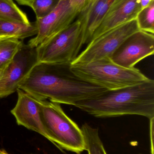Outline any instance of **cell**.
<instances>
[{
  "mask_svg": "<svg viewBox=\"0 0 154 154\" xmlns=\"http://www.w3.org/2000/svg\"><path fill=\"white\" fill-rule=\"evenodd\" d=\"M141 10L140 0H114L90 42L105 32L136 19Z\"/></svg>",
  "mask_w": 154,
  "mask_h": 154,
  "instance_id": "11",
  "label": "cell"
},
{
  "mask_svg": "<svg viewBox=\"0 0 154 154\" xmlns=\"http://www.w3.org/2000/svg\"><path fill=\"white\" fill-rule=\"evenodd\" d=\"M154 53V34L139 30L122 42L110 60L117 65L131 69Z\"/></svg>",
  "mask_w": 154,
  "mask_h": 154,
  "instance_id": "9",
  "label": "cell"
},
{
  "mask_svg": "<svg viewBox=\"0 0 154 154\" xmlns=\"http://www.w3.org/2000/svg\"><path fill=\"white\" fill-rule=\"evenodd\" d=\"M154 0L141 10L136 17L140 30L154 33Z\"/></svg>",
  "mask_w": 154,
  "mask_h": 154,
  "instance_id": "17",
  "label": "cell"
},
{
  "mask_svg": "<svg viewBox=\"0 0 154 154\" xmlns=\"http://www.w3.org/2000/svg\"><path fill=\"white\" fill-rule=\"evenodd\" d=\"M23 43L14 37H0V71L11 63Z\"/></svg>",
  "mask_w": 154,
  "mask_h": 154,
  "instance_id": "14",
  "label": "cell"
},
{
  "mask_svg": "<svg viewBox=\"0 0 154 154\" xmlns=\"http://www.w3.org/2000/svg\"><path fill=\"white\" fill-rule=\"evenodd\" d=\"M36 48L23 43L0 79V98L17 91L19 84L38 63Z\"/></svg>",
  "mask_w": 154,
  "mask_h": 154,
  "instance_id": "8",
  "label": "cell"
},
{
  "mask_svg": "<svg viewBox=\"0 0 154 154\" xmlns=\"http://www.w3.org/2000/svg\"><path fill=\"white\" fill-rule=\"evenodd\" d=\"M70 69L81 79L108 90L137 85L150 79L137 69L123 67L110 59L71 64Z\"/></svg>",
  "mask_w": 154,
  "mask_h": 154,
  "instance_id": "3",
  "label": "cell"
},
{
  "mask_svg": "<svg viewBox=\"0 0 154 154\" xmlns=\"http://www.w3.org/2000/svg\"><path fill=\"white\" fill-rule=\"evenodd\" d=\"M37 32L38 28L35 21L27 23L0 20V37H12L24 39L36 35Z\"/></svg>",
  "mask_w": 154,
  "mask_h": 154,
  "instance_id": "13",
  "label": "cell"
},
{
  "mask_svg": "<svg viewBox=\"0 0 154 154\" xmlns=\"http://www.w3.org/2000/svg\"><path fill=\"white\" fill-rule=\"evenodd\" d=\"M88 0H60L56 8L49 14L35 21L38 32L28 44L36 48L74 22Z\"/></svg>",
  "mask_w": 154,
  "mask_h": 154,
  "instance_id": "6",
  "label": "cell"
},
{
  "mask_svg": "<svg viewBox=\"0 0 154 154\" xmlns=\"http://www.w3.org/2000/svg\"><path fill=\"white\" fill-rule=\"evenodd\" d=\"M0 20L30 23L26 14L16 5L13 0H0Z\"/></svg>",
  "mask_w": 154,
  "mask_h": 154,
  "instance_id": "16",
  "label": "cell"
},
{
  "mask_svg": "<svg viewBox=\"0 0 154 154\" xmlns=\"http://www.w3.org/2000/svg\"><path fill=\"white\" fill-rule=\"evenodd\" d=\"M81 129L85 138V150L88 154H107L99 137L98 128L85 123Z\"/></svg>",
  "mask_w": 154,
  "mask_h": 154,
  "instance_id": "15",
  "label": "cell"
},
{
  "mask_svg": "<svg viewBox=\"0 0 154 154\" xmlns=\"http://www.w3.org/2000/svg\"><path fill=\"white\" fill-rule=\"evenodd\" d=\"M154 118L150 119V142L151 154H154Z\"/></svg>",
  "mask_w": 154,
  "mask_h": 154,
  "instance_id": "19",
  "label": "cell"
},
{
  "mask_svg": "<svg viewBox=\"0 0 154 154\" xmlns=\"http://www.w3.org/2000/svg\"><path fill=\"white\" fill-rule=\"evenodd\" d=\"M38 100L42 122L49 141L59 149L81 154L85 150V138L81 128L65 114L60 104Z\"/></svg>",
  "mask_w": 154,
  "mask_h": 154,
  "instance_id": "4",
  "label": "cell"
},
{
  "mask_svg": "<svg viewBox=\"0 0 154 154\" xmlns=\"http://www.w3.org/2000/svg\"><path fill=\"white\" fill-rule=\"evenodd\" d=\"M16 91L18 99L11 113L15 117L17 125L37 132L49 141L42 122L38 100L20 89Z\"/></svg>",
  "mask_w": 154,
  "mask_h": 154,
  "instance_id": "10",
  "label": "cell"
},
{
  "mask_svg": "<svg viewBox=\"0 0 154 154\" xmlns=\"http://www.w3.org/2000/svg\"><path fill=\"white\" fill-rule=\"evenodd\" d=\"M74 106L97 118L138 115L154 118V81L105 92Z\"/></svg>",
  "mask_w": 154,
  "mask_h": 154,
  "instance_id": "2",
  "label": "cell"
},
{
  "mask_svg": "<svg viewBox=\"0 0 154 154\" xmlns=\"http://www.w3.org/2000/svg\"><path fill=\"white\" fill-rule=\"evenodd\" d=\"M83 45L81 23L77 19L66 29L36 47L38 62L71 64Z\"/></svg>",
  "mask_w": 154,
  "mask_h": 154,
  "instance_id": "5",
  "label": "cell"
},
{
  "mask_svg": "<svg viewBox=\"0 0 154 154\" xmlns=\"http://www.w3.org/2000/svg\"><path fill=\"white\" fill-rule=\"evenodd\" d=\"M114 0H88L77 17L81 23L84 44H88Z\"/></svg>",
  "mask_w": 154,
  "mask_h": 154,
  "instance_id": "12",
  "label": "cell"
},
{
  "mask_svg": "<svg viewBox=\"0 0 154 154\" xmlns=\"http://www.w3.org/2000/svg\"><path fill=\"white\" fill-rule=\"evenodd\" d=\"M139 30L136 19L116 27L89 42L71 64L89 63L104 59H110L122 42Z\"/></svg>",
  "mask_w": 154,
  "mask_h": 154,
  "instance_id": "7",
  "label": "cell"
},
{
  "mask_svg": "<svg viewBox=\"0 0 154 154\" xmlns=\"http://www.w3.org/2000/svg\"><path fill=\"white\" fill-rule=\"evenodd\" d=\"M152 1L154 0H140L142 10L148 6Z\"/></svg>",
  "mask_w": 154,
  "mask_h": 154,
  "instance_id": "21",
  "label": "cell"
},
{
  "mask_svg": "<svg viewBox=\"0 0 154 154\" xmlns=\"http://www.w3.org/2000/svg\"><path fill=\"white\" fill-rule=\"evenodd\" d=\"M60 0H34L30 7L36 15V19L45 17L58 5Z\"/></svg>",
  "mask_w": 154,
  "mask_h": 154,
  "instance_id": "18",
  "label": "cell"
},
{
  "mask_svg": "<svg viewBox=\"0 0 154 154\" xmlns=\"http://www.w3.org/2000/svg\"><path fill=\"white\" fill-rule=\"evenodd\" d=\"M18 4L20 5H26L30 7L32 4L34 0H15Z\"/></svg>",
  "mask_w": 154,
  "mask_h": 154,
  "instance_id": "20",
  "label": "cell"
},
{
  "mask_svg": "<svg viewBox=\"0 0 154 154\" xmlns=\"http://www.w3.org/2000/svg\"><path fill=\"white\" fill-rule=\"evenodd\" d=\"M71 65L38 62L18 88L39 100L73 106L108 91L77 76L71 70Z\"/></svg>",
  "mask_w": 154,
  "mask_h": 154,
  "instance_id": "1",
  "label": "cell"
},
{
  "mask_svg": "<svg viewBox=\"0 0 154 154\" xmlns=\"http://www.w3.org/2000/svg\"><path fill=\"white\" fill-rule=\"evenodd\" d=\"M3 72V71H0V79H1V78L2 76Z\"/></svg>",
  "mask_w": 154,
  "mask_h": 154,
  "instance_id": "23",
  "label": "cell"
},
{
  "mask_svg": "<svg viewBox=\"0 0 154 154\" xmlns=\"http://www.w3.org/2000/svg\"><path fill=\"white\" fill-rule=\"evenodd\" d=\"M0 154H10L8 153L5 150H0Z\"/></svg>",
  "mask_w": 154,
  "mask_h": 154,
  "instance_id": "22",
  "label": "cell"
}]
</instances>
